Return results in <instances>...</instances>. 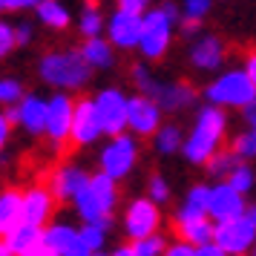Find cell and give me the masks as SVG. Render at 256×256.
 <instances>
[{"label":"cell","mask_w":256,"mask_h":256,"mask_svg":"<svg viewBox=\"0 0 256 256\" xmlns=\"http://www.w3.org/2000/svg\"><path fill=\"white\" fill-rule=\"evenodd\" d=\"M118 182L110 178L106 173H92L90 182L84 184V190L72 198V208L78 213L81 222H90V224H101L106 230H112V213L118 208Z\"/></svg>","instance_id":"1"},{"label":"cell","mask_w":256,"mask_h":256,"mask_svg":"<svg viewBox=\"0 0 256 256\" xmlns=\"http://www.w3.org/2000/svg\"><path fill=\"white\" fill-rule=\"evenodd\" d=\"M224 132H228V118L222 112V106H213V104L204 106L198 112L190 136L184 138V147H182L184 158L190 164H208L222 150Z\"/></svg>","instance_id":"2"},{"label":"cell","mask_w":256,"mask_h":256,"mask_svg":"<svg viewBox=\"0 0 256 256\" xmlns=\"http://www.w3.org/2000/svg\"><path fill=\"white\" fill-rule=\"evenodd\" d=\"M38 72H40V78L49 86H58V90H81L90 81L92 66L86 64V58H84L81 52H49V55L40 58Z\"/></svg>","instance_id":"3"},{"label":"cell","mask_w":256,"mask_h":256,"mask_svg":"<svg viewBox=\"0 0 256 256\" xmlns=\"http://www.w3.org/2000/svg\"><path fill=\"white\" fill-rule=\"evenodd\" d=\"M136 164H138V141L127 136V132L112 136L104 144L101 156H98V170L106 173L110 178H116V182L127 178L136 170Z\"/></svg>","instance_id":"4"},{"label":"cell","mask_w":256,"mask_h":256,"mask_svg":"<svg viewBox=\"0 0 256 256\" xmlns=\"http://www.w3.org/2000/svg\"><path fill=\"white\" fill-rule=\"evenodd\" d=\"M204 95L213 106H239V110H244L250 101H256V86L248 78V72L233 70L228 75L216 78Z\"/></svg>","instance_id":"5"},{"label":"cell","mask_w":256,"mask_h":256,"mask_svg":"<svg viewBox=\"0 0 256 256\" xmlns=\"http://www.w3.org/2000/svg\"><path fill=\"white\" fill-rule=\"evenodd\" d=\"M121 230H124V236H127L130 242L158 233L162 230V208H158L152 198H147V196L132 198L127 208H124Z\"/></svg>","instance_id":"6"},{"label":"cell","mask_w":256,"mask_h":256,"mask_svg":"<svg viewBox=\"0 0 256 256\" xmlns=\"http://www.w3.org/2000/svg\"><path fill=\"white\" fill-rule=\"evenodd\" d=\"M173 20H176V9L170 6V3L144 18V29H141V40H138V49L144 52V58L156 60V58H162L164 52H167Z\"/></svg>","instance_id":"7"},{"label":"cell","mask_w":256,"mask_h":256,"mask_svg":"<svg viewBox=\"0 0 256 256\" xmlns=\"http://www.w3.org/2000/svg\"><path fill=\"white\" fill-rule=\"evenodd\" d=\"M213 242L219 244L228 256L250 254V250H254V244H256V224L242 213V216H236V219H230V222L216 224Z\"/></svg>","instance_id":"8"},{"label":"cell","mask_w":256,"mask_h":256,"mask_svg":"<svg viewBox=\"0 0 256 256\" xmlns=\"http://www.w3.org/2000/svg\"><path fill=\"white\" fill-rule=\"evenodd\" d=\"M127 95L121 90H101V92L92 98L95 112H98V121H101V130L104 136H121L127 130Z\"/></svg>","instance_id":"9"},{"label":"cell","mask_w":256,"mask_h":256,"mask_svg":"<svg viewBox=\"0 0 256 256\" xmlns=\"http://www.w3.org/2000/svg\"><path fill=\"white\" fill-rule=\"evenodd\" d=\"M72 112H75V101L66 92H58L49 98L46 106V130L44 136L49 138V144L64 147L70 144V130H72Z\"/></svg>","instance_id":"10"},{"label":"cell","mask_w":256,"mask_h":256,"mask_svg":"<svg viewBox=\"0 0 256 256\" xmlns=\"http://www.w3.org/2000/svg\"><path fill=\"white\" fill-rule=\"evenodd\" d=\"M127 127L138 138H150L162 127V106L150 95H132L127 101Z\"/></svg>","instance_id":"11"},{"label":"cell","mask_w":256,"mask_h":256,"mask_svg":"<svg viewBox=\"0 0 256 256\" xmlns=\"http://www.w3.org/2000/svg\"><path fill=\"white\" fill-rule=\"evenodd\" d=\"M104 136L98 112H95L92 98H78L75 112H72V130H70V144L72 147H90Z\"/></svg>","instance_id":"12"},{"label":"cell","mask_w":256,"mask_h":256,"mask_svg":"<svg viewBox=\"0 0 256 256\" xmlns=\"http://www.w3.org/2000/svg\"><path fill=\"white\" fill-rule=\"evenodd\" d=\"M244 196L236 190V187H230L228 182H219V184H210V202H208V216L216 224H222V222H230L236 219V216H242L244 213Z\"/></svg>","instance_id":"13"},{"label":"cell","mask_w":256,"mask_h":256,"mask_svg":"<svg viewBox=\"0 0 256 256\" xmlns=\"http://www.w3.org/2000/svg\"><path fill=\"white\" fill-rule=\"evenodd\" d=\"M46 106L49 101H44L40 95H24L6 116H9L12 124H18L29 136H44V130H46Z\"/></svg>","instance_id":"14"},{"label":"cell","mask_w":256,"mask_h":256,"mask_svg":"<svg viewBox=\"0 0 256 256\" xmlns=\"http://www.w3.org/2000/svg\"><path fill=\"white\" fill-rule=\"evenodd\" d=\"M44 242L52 244L60 256H90L92 250L81 239V230L70 222H49L44 228Z\"/></svg>","instance_id":"15"},{"label":"cell","mask_w":256,"mask_h":256,"mask_svg":"<svg viewBox=\"0 0 256 256\" xmlns=\"http://www.w3.org/2000/svg\"><path fill=\"white\" fill-rule=\"evenodd\" d=\"M55 204H58V198L52 196V190L46 184H32L29 190H24V222L46 228L52 222Z\"/></svg>","instance_id":"16"},{"label":"cell","mask_w":256,"mask_h":256,"mask_svg":"<svg viewBox=\"0 0 256 256\" xmlns=\"http://www.w3.org/2000/svg\"><path fill=\"white\" fill-rule=\"evenodd\" d=\"M86 182H90V173L81 170L78 164H60L58 170H52L46 187L52 190V196L58 202H70L72 204V198L81 193Z\"/></svg>","instance_id":"17"},{"label":"cell","mask_w":256,"mask_h":256,"mask_svg":"<svg viewBox=\"0 0 256 256\" xmlns=\"http://www.w3.org/2000/svg\"><path fill=\"white\" fill-rule=\"evenodd\" d=\"M141 29H144V20H141V14H132V12H121V9H118V12L112 14V20H110V38H112V44L121 46V49L138 46Z\"/></svg>","instance_id":"18"},{"label":"cell","mask_w":256,"mask_h":256,"mask_svg":"<svg viewBox=\"0 0 256 256\" xmlns=\"http://www.w3.org/2000/svg\"><path fill=\"white\" fill-rule=\"evenodd\" d=\"M24 222V190L6 187L0 190V239H6V233H12Z\"/></svg>","instance_id":"19"},{"label":"cell","mask_w":256,"mask_h":256,"mask_svg":"<svg viewBox=\"0 0 256 256\" xmlns=\"http://www.w3.org/2000/svg\"><path fill=\"white\" fill-rule=\"evenodd\" d=\"M193 98H196V90L190 86V84L178 81V84H158V90L152 95V101L162 106V110H184L187 104H193Z\"/></svg>","instance_id":"20"},{"label":"cell","mask_w":256,"mask_h":256,"mask_svg":"<svg viewBox=\"0 0 256 256\" xmlns=\"http://www.w3.org/2000/svg\"><path fill=\"white\" fill-rule=\"evenodd\" d=\"M208 202H210V184H193L190 190H187L184 202L176 208L173 224H176V222H187V219L208 216Z\"/></svg>","instance_id":"21"},{"label":"cell","mask_w":256,"mask_h":256,"mask_svg":"<svg viewBox=\"0 0 256 256\" xmlns=\"http://www.w3.org/2000/svg\"><path fill=\"white\" fill-rule=\"evenodd\" d=\"M216 233V222L210 216H198V219H187V222H176V239H184L193 248L198 244H210Z\"/></svg>","instance_id":"22"},{"label":"cell","mask_w":256,"mask_h":256,"mask_svg":"<svg viewBox=\"0 0 256 256\" xmlns=\"http://www.w3.org/2000/svg\"><path fill=\"white\" fill-rule=\"evenodd\" d=\"M242 112H244L242 118H244V124H248V130L233 138L230 150L236 152L242 162H250V158H256V101H250Z\"/></svg>","instance_id":"23"},{"label":"cell","mask_w":256,"mask_h":256,"mask_svg":"<svg viewBox=\"0 0 256 256\" xmlns=\"http://www.w3.org/2000/svg\"><path fill=\"white\" fill-rule=\"evenodd\" d=\"M44 239V228L38 224H29V222H20L12 233H6V244L14 256H24L29 248H35L38 242Z\"/></svg>","instance_id":"24"},{"label":"cell","mask_w":256,"mask_h":256,"mask_svg":"<svg viewBox=\"0 0 256 256\" xmlns=\"http://www.w3.org/2000/svg\"><path fill=\"white\" fill-rule=\"evenodd\" d=\"M224 58V46L219 38H202L193 46V64L198 70H216Z\"/></svg>","instance_id":"25"},{"label":"cell","mask_w":256,"mask_h":256,"mask_svg":"<svg viewBox=\"0 0 256 256\" xmlns=\"http://www.w3.org/2000/svg\"><path fill=\"white\" fill-rule=\"evenodd\" d=\"M81 55L86 58V64L92 66V70H106V66H112V49L106 40L101 38H86V44L81 46Z\"/></svg>","instance_id":"26"},{"label":"cell","mask_w":256,"mask_h":256,"mask_svg":"<svg viewBox=\"0 0 256 256\" xmlns=\"http://www.w3.org/2000/svg\"><path fill=\"white\" fill-rule=\"evenodd\" d=\"M152 141H156V150L162 156H173V152H178L184 147V136H182V130L176 124H162L158 132L152 136Z\"/></svg>","instance_id":"27"},{"label":"cell","mask_w":256,"mask_h":256,"mask_svg":"<svg viewBox=\"0 0 256 256\" xmlns=\"http://www.w3.org/2000/svg\"><path fill=\"white\" fill-rule=\"evenodd\" d=\"M38 18L46 26H52V29H66L70 26V12L58 0H40L38 3Z\"/></svg>","instance_id":"28"},{"label":"cell","mask_w":256,"mask_h":256,"mask_svg":"<svg viewBox=\"0 0 256 256\" xmlns=\"http://www.w3.org/2000/svg\"><path fill=\"white\" fill-rule=\"evenodd\" d=\"M239 162H242V158H239V156H236L233 150H219L208 164H204V167H208V173L213 176V178L224 182V178L230 176V170H233V167H236Z\"/></svg>","instance_id":"29"},{"label":"cell","mask_w":256,"mask_h":256,"mask_svg":"<svg viewBox=\"0 0 256 256\" xmlns=\"http://www.w3.org/2000/svg\"><path fill=\"white\" fill-rule=\"evenodd\" d=\"M224 182H228L230 187H236L242 196H248V193L254 190V184H256V176H254V170H250V164H248V162H239L230 170V176H228Z\"/></svg>","instance_id":"30"},{"label":"cell","mask_w":256,"mask_h":256,"mask_svg":"<svg viewBox=\"0 0 256 256\" xmlns=\"http://www.w3.org/2000/svg\"><path fill=\"white\" fill-rule=\"evenodd\" d=\"M78 230H81V239L86 242L90 250H104L106 248V236H110L106 228H101V224H90V222H81Z\"/></svg>","instance_id":"31"},{"label":"cell","mask_w":256,"mask_h":256,"mask_svg":"<svg viewBox=\"0 0 256 256\" xmlns=\"http://www.w3.org/2000/svg\"><path fill=\"white\" fill-rule=\"evenodd\" d=\"M147 198H152L158 208H164L170 198H173V190H170V184H167V178L164 176H150V182H147Z\"/></svg>","instance_id":"32"},{"label":"cell","mask_w":256,"mask_h":256,"mask_svg":"<svg viewBox=\"0 0 256 256\" xmlns=\"http://www.w3.org/2000/svg\"><path fill=\"white\" fill-rule=\"evenodd\" d=\"M132 248H136V254H138V256H162L164 248H167V239H164L162 230H158V233H152V236L136 239V242H132Z\"/></svg>","instance_id":"33"},{"label":"cell","mask_w":256,"mask_h":256,"mask_svg":"<svg viewBox=\"0 0 256 256\" xmlns=\"http://www.w3.org/2000/svg\"><path fill=\"white\" fill-rule=\"evenodd\" d=\"M20 98H24V84L18 78H0V104L14 106Z\"/></svg>","instance_id":"34"},{"label":"cell","mask_w":256,"mask_h":256,"mask_svg":"<svg viewBox=\"0 0 256 256\" xmlns=\"http://www.w3.org/2000/svg\"><path fill=\"white\" fill-rule=\"evenodd\" d=\"M81 32L86 38H95L101 32V14H98L95 6H86V12H84V18H81Z\"/></svg>","instance_id":"35"},{"label":"cell","mask_w":256,"mask_h":256,"mask_svg":"<svg viewBox=\"0 0 256 256\" xmlns=\"http://www.w3.org/2000/svg\"><path fill=\"white\" fill-rule=\"evenodd\" d=\"M14 46H18V44H14V29L6 26V24H0V58H6Z\"/></svg>","instance_id":"36"},{"label":"cell","mask_w":256,"mask_h":256,"mask_svg":"<svg viewBox=\"0 0 256 256\" xmlns=\"http://www.w3.org/2000/svg\"><path fill=\"white\" fill-rule=\"evenodd\" d=\"M193 244L184 242V239H176V242H167V248H164L162 256H193Z\"/></svg>","instance_id":"37"},{"label":"cell","mask_w":256,"mask_h":256,"mask_svg":"<svg viewBox=\"0 0 256 256\" xmlns=\"http://www.w3.org/2000/svg\"><path fill=\"white\" fill-rule=\"evenodd\" d=\"M210 0H184V9H187V20H202V14L208 12Z\"/></svg>","instance_id":"38"},{"label":"cell","mask_w":256,"mask_h":256,"mask_svg":"<svg viewBox=\"0 0 256 256\" xmlns=\"http://www.w3.org/2000/svg\"><path fill=\"white\" fill-rule=\"evenodd\" d=\"M9 136H12V121L6 112H0V156L6 150V144H9Z\"/></svg>","instance_id":"39"},{"label":"cell","mask_w":256,"mask_h":256,"mask_svg":"<svg viewBox=\"0 0 256 256\" xmlns=\"http://www.w3.org/2000/svg\"><path fill=\"white\" fill-rule=\"evenodd\" d=\"M40 0H0V12H14V9H29L38 6Z\"/></svg>","instance_id":"40"},{"label":"cell","mask_w":256,"mask_h":256,"mask_svg":"<svg viewBox=\"0 0 256 256\" xmlns=\"http://www.w3.org/2000/svg\"><path fill=\"white\" fill-rule=\"evenodd\" d=\"M147 3H150V0H118V9H121V12L141 14L144 9H147Z\"/></svg>","instance_id":"41"},{"label":"cell","mask_w":256,"mask_h":256,"mask_svg":"<svg viewBox=\"0 0 256 256\" xmlns=\"http://www.w3.org/2000/svg\"><path fill=\"white\" fill-rule=\"evenodd\" d=\"M24 256H60V254L55 250V248H52V244H46L44 239H40V242H38L35 248H29Z\"/></svg>","instance_id":"42"},{"label":"cell","mask_w":256,"mask_h":256,"mask_svg":"<svg viewBox=\"0 0 256 256\" xmlns=\"http://www.w3.org/2000/svg\"><path fill=\"white\" fill-rule=\"evenodd\" d=\"M193 256H228V254L216 242H210V244H198L196 250H193Z\"/></svg>","instance_id":"43"},{"label":"cell","mask_w":256,"mask_h":256,"mask_svg":"<svg viewBox=\"0 0 256 256\" xmlns=\"http://www.w3.org/2000/svg\"><path fill=\"white\" fill-rule=\"evenodd\" d=\"M29 40H32V26H26V24L14 26V44L24 46V44H29Z\"/></svg>","instance_id":"44"},{"label":"cell","mask_w":256,"mask_h":256,"mask_svg":"<svg viewBox=\"0 0 256 256\" xmlns=\"http://www.w3.org/2000/svg\"><path fill=\"white\" fill-rule=\"evenodd\" d=\"M110 256H138V254H136L132 242H124V244H118V248H112V250H110Z\"/></svg>","instance_id":"45"},{"label":"cell","mask_w":256,"mask_h":256,"mask_svg":"<svg viewBox=\"0 0 256 256\" xmlns=\"http://www.w3.org/2000/svg\"><path fill=\"white\" fill-rule=\"evenodd\" d=\"M244 72H248V78H250L254 86H256V49L248 55V66H244Z\"/></svg>","instance_id":"46"},{"label":"cell","mask_w":256,"mask_h":256,"mask_svg":"<svg viewBox=\"0 0 256 256\" xmlns=\"http://www.w3.org/2000/svg\"><path fill=\"white\" fill-rule=\"evenodd\" d=\"M244 216L256 224V204H248V208H244Z\"/></svg>","instance_id":"47"},{"label":"cell","mask_w":256,"mask_h":256,"mask_svg":"<svg viewBox=\"0 0 256 256\" xmlns=\"http://www.w3.org/2000/svg\"><path fill=\"white\" fill-rule=\"evenodd\" d=\"M0 256H14L12 250H9V244H6V239H0Z\"/></svg>","instance_id":"48"},{"label":"cell","mask_w":256,"mask_h":256,"mask_svg":"<svg viewBox=\"0 0 256 256\" xmlns=\"http://www.w3.org/2000/svg\"><path fill=\"white\" fill-rule=\"evenodd\" d=\"M90 256H110V254H106V250H92Z\"/></svg>","instance_id":"49"},{"label":"cell","mask_w":256,"mask_h":256,"mask_svg":"<svg viewBox=\"0 0 256 256\" xmlns=\"http://www.w3.org/2000/svg\"><path fill=\"white\" fill-rule=\"evenodd\" d=\"M250 256H256V244H254V250H250Z\"/></svg>","instance_id":"50"},{"label":"cell","mask_w":256,"mask_h":256,"mask_svg":"<svg viewBox=\"0 0 256 256\" xmlns=\"http://www.w3.org/2000/svg\"><path fill=\"white\" fill-rule=\"evenodd\" d=\"M239 256H250V254H239Z\"/></svg>","instance_id":"51"}]
</instances>
